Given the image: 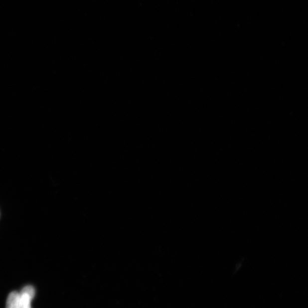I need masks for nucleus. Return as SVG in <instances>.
<instances>
[{"instance_id":"1","label":"nucleus","mask_w":308,"mask_h":308,"mask_svg":"<svg viewBox=\"0 0 308 308\" xmlns=\"http://www.w3.org/2000/svg\"><path fill=\"white\" fill-rule=\"evenodd\" d=\"M19 294L18 308H31V300L35 296V290L33 287L27 286L23 288Z\"/></svg>"},{"instance_id":"2","label":"nucleus","mask_w":308,"mask_h":308,"mask_svg":"<svg viewBox=\"0 0 308 308\" xmlns=\"http://www.w3.org/2000/svg\"><path fill=\"white\" fill-rule=\"evenodd\" d=\"M19 301L18 292H11L7 299L6 308H18Z\"/></svg>"}]
</instances>
